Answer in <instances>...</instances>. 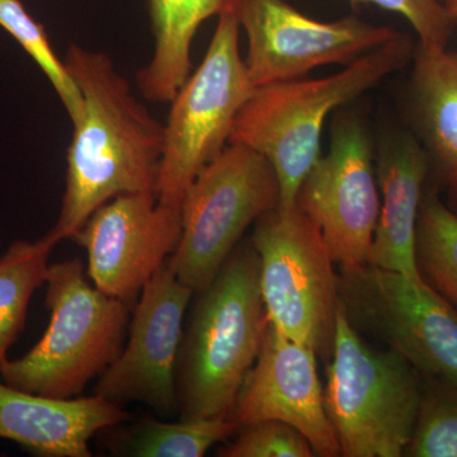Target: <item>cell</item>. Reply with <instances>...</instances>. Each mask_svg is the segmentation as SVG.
<instances>
[{"instance_id": "6da1fadb", "label": "cell", "mask_w": 457, "mask_h": 457, "mask_svg": "<svg viewBox=\"0 0 457 457\" xmlns=\"http://www.w3.org/2000/svg\"><path fill=\"white\" fill-rule=\"evenodd\" d=\"M64 62L82 93L83 112L73 123L64 197L51 228L60 242L73 240L114 197L156 195L164 147L163 123L132 95L110 56L71 44Z\"/></svg>"}, {"instance_id": "7a4b0ae2", "label": "cell", "mask_w": 457, "mask_h": 457, "mask_svg": "<svg viewBox=\"0 0 457 457\" xmlns=\"http://www.w3.org/2000/svg\"><path fill=\"white\" fill-rule=\"evenodd\" d=\"M269 328L252 242L237 245L197 293L177 362L180 420L231 418Z\"/></svg>"}, {"instance_id": "3957f363", "label": "cell", "mask_w": 457, "mask_h": 457, "mask_svg": "<svg viewBox=\"0 0 457 457\" xmlns=\"http://www.w3.org/2000/svg\"><path fill=\"white\" fill-rule=\"evenodd\" d=\"M414 51L411 38L400 35L330 77L261 87L237 113L228 144H242L269 159L281 188L279 206H291L320 156L328 114L407 65Z\"/></svg>"}, {"instance_id": "277c9868", "label": "cell", "mask_w": 457, "mask_h": 457, "mask_svg": "<svg viewBox=\"0 0 457 457\" xmlns=\"http://www.w3.org/2000/svg\"><path fill=\"white\" fill-rule=\"evenodd\" d=\"M46 285L49 326L25 356L0 366V378L23 392L78 398L119 359L134 308L90 285L79 258L50 264Z\"/></svg>"}, {"instance_id": "5b68a950", "label": "cell", "mask_w": 457, "mask_h": 457, "mask_svg": "<svg viewBox=\"0 0 457 457\" xmlns=\"http://www.w3.org/2000/svg\"><path fill=\"white\" fill-rule=\"evenodd\" d=\"M418 374L398 352L363 341L338 306L324 399L341 456L405 455L422 402Z\"/></svg>"}, {"instance_id": "8992f818", "label": "cell", "mask_w": 457, "mask_h": 457, "mask_svg": "<svg viewBox=\"0 0 457 457\" xmlns=\"http://www.w3.org/2000/svg\"><path fill=\"white\" fill-rule=\"evenodd\" d=\"M260 285L270 326L329 361L339 297L337 272L320 228L297 201L255 225Z\"/></svg>"}, {"instance_id": "52a82bcc", "label": "cell", "mask_w": 457, "mask_h": 457, "mask_svg": "<svg viewBox=\"0 0 457 457\" xmlns=\"http://www.w3.org/2000/svg\"><path fill=\"white\" fill-rule=\"evenodd\" d=\"M203 62L170 102L156 196L182 206L197 174L227 147L239 111L255 90L240 56L236 7L219 14Z\"/></svg>"}, {"instance_id": "ba28073f", "label": "cell", "mask_w": 457, "mask_h": 457, "mask_svg": "<svg viewBox=\"0 0 457 457\" xmlns=\"http://www.w3.org/2000/svg\"><path fill=\"white\" fill-rule=\"evenodd\" d=\"M281 200L275 168L242 144L227 147L197 174L183 198L182 233L168 263L195 294L204 290L248 227Z\"/></svg>"}, {"instance_id": "9c48e42d", "label": "cell", "mask_w": 457, "mask_h": 457, "mask_svg": "<svg viewBox=\"0 0 457 457\" xmlns=\"http://www.w3.org/2000/svg\"><path fill=\"white\" fill-rule=\"evenodd\" d=\"M337 290L357 330L383 341L420 374L457 378V309L425 281L369 263L339 267Z\"/></svg>"}, {"instance_id": "30bf717a", "label": "cell", "mask_w": 457, "mask_h": 457, "mask_svg": "<svg viewBox=\"0 0 457 457\" xmlns=\"http://www.w3.org/2000/svg\"><path fill=\"white\" fill-rule=\"evenodd\" d=\"M296 201L317 222L338 267L370 263L380 189L369 135L356 116L337 119L329 150L303 180Z\"/></svg>"}, {"instance_id": "8fae6325", "label": "cell", "mask_w": 457, "mask_h": 457, "mask_svg": "<svg viewBox=\"0 0 457 457\" xmlns=\"http://www.w3.org/2000/svg\"><path fill=\"white\" fill-rule=\"evenodd\" d=\"M234 7L248 38L245 64L255 89L300 79L319 66L348 65L402 35L356 17L319 22L285 0H236Z\"/></svg>"}, {"instance_id": "7c38bea8", "label": "cell", "mask_w": 457, "mask_h": 457, "mask_svg": "<svg viewBox=\"0 0 457 457\" xmlns=\"http://www.w3.org/2000/svg\"><path fill=\"white\" fill-rule=\"evenodd\" d=\"M194 294L165 262L141 291L129 339L119 359L99 376L96 395L121 407L143 403L163 417L179 411L177 362Z\"/></svg>"}, {"instance_id": "4fadbf2b", "label": "cell", "mask_w": 457, "mask_h": 457, "mask_svg": "<svg viewBox=\"0 0 457 457\" xmlns=\"http://www.w3.org/2000/svg\"><path fill=\"white\" fill-rule=\"evenodd\" d=\"M180 233V207L140 192L99 207L73 240L88 254L87 273L93 285L134 308L147 282L176 251Z\"/></svg>"}, {"instance_id": "5bb4252c", "label": "cell", "mask_w": 457, "mask_h": 457, "mask_svg": "<svg viewBox=\"0 0 457 457\" xmlns=\"http://www.w3.org/2000/svg\"><path fill=\"white\" fill-rule=\"evenodd\" d=\"M317 353L287 338L269 323L253 368L246 375L231 418L242 427L279 420L311 442L315 455L341 456L338 438L328 417Z\"/></svg>"}, {"instance_id": "9a60e30c", "label": "cell", "mask_w": 457, "mask_h": 457, "mask_svg": "<svg viewBox=\"0 0 457 457\" xmlns=\"http://www.w3.org/2000/svg\"><path fill=\"white\" fill-rule=\"evenodd\" d=\"M130 420L98 395L55 399L23 392L0 378V438L38 457H90L95 435Z\"/></svg>"}, {"instance_id": "2e32d148", "label": "cell", "mask_w": 457, "mask_h": 457, "mask_svg": "<svg viewBox=\"0 0 457 457\" xmlns=\"http://www.w3.org/2000/svg\"><path fill=\"white\" fill-rule=\"evenodd\" d=\"M428 154L411 135H394L378 153L380 213L370 264L423 281L416 264V233L425 196Z\"/></svg>"}, {"instance_id": "e0dca14e", "label": "cell", "mask_w": 457, "mask_h": 457, "mask_svg": "<svg viewBox=\"0 0 457 457\" xmlns=\"http://www.w3.org/2000/svg\"><path fill=\"white\" fill-rule=\"evenodd\" d=\"M236 0H149L154 54L137 74L141 95L170 104L191 74V47L204 21L219 16Z\"/></svg>"}, {"instance_id": "ac0fdd59", "label": "cell", "mask_w": 457, "mask_h": 457, "mask_svg": "<svg viewBox=\"0 0 457 457\" xmlns=\"http://www.w3.org/2000/svg\"><path fill=\"white\" fill-rule=\"evenodd\" d=\"M414 106L429 153L446 176L457 180V53L441 45L414 51Z\"/></svg>"}, {"instance_id": "d6986e66", "label": "cell", "mask_w": 457, "mask_h": 457, "mask_svg": "<svg viewBox=\"0 0 457 457\" xmlns=\"http://www.w3.org/2000/svg\"><path fill=\"white\" fill-rule=\"evenodd\" d=\"M239 429L233 418L180 420L179 422L143 418L116 431L108 445L117 456L201 457Z\"/></svg>"}, {"instance_id": "ffe728a7", "label": "cell", "mask_w": 457, "mask_h": 457, "mask_svg": "<svg viewBox=\"0 0 457 457\" xmlns=\"http://www.w3.org/2000/svg\"><path fill=\"white\" fill-rule=\"evenodd\" d=\"M59 242L50 230L35 242L16 240L0 257V366L25 330L29 303L46 284L50 254Z\"/></svg>"}, {"instance_id": "44dd1931", "label": "cell", "mask_w": 457, "mask_h": 457, "mask_svg": "<svg viewBox=\"0 0 457 457\" xmlns=\"http://www.w3.org/2000/svg\"><path fill=\"white\" fill-rule=\"evenodd\" d=\"M416 264L420 278L457 309V212L435 195L420 204Z\"/></svg>"}, {"instance_id": "7402d4cb", "label": "cell", "mask_w": 457, "mask_h": 457, "mask_svg": "<svg viewBox=\"0 0 457 457\" xmlns=\"http://www.w3.org/2000/svg\"><path fill=\"white\" fill-rule=\"evenodd\" d=\"M0 27L23 47L46 75L71 121L83 112V97L65 62L57 57L44 26L23 7L21 0H0Z\"/></svg>"}, {"instance_id": "603a6c76", "label": "cell", "mask_w": 457, "mask_h": 457, "mask_svg": "<svg viewBox=\"0 0 457 457\" xmlns=\"http://www.w3.org/2000/svg\"><path fill=\"white\" fill-rule=\"evenodd\" d=\"M405 455L457 457V378H431Z\"/></svg>"}, {"instance_id": "cb8c5ba5", "label": "cell", "mask_w": 457, "mask_h": 457, "mask_svg": "<svg viewBox=\"0 0 457 457\" xmlns=\"http://www.w3.org/2000/svg\"><path fill=\"white\" fill-rule=\"evenodd\" d=\"M236 440L220 447V457H312L311 442L299 429L279 422L263 420L242 427Z\"/></svg>"}, {"instance_id": "d4e9b609", "label": "cell", "mask_w": 457, "mask_h": 457, "mask_svg": "<svg viewBox=\"0 0 457 457\" xmlns=\"http://www.w3.org/2000/svg\"><path fill=\"white\" fill-rule=\"evenodd\" d=\"M353 4H374L405 18L420 44L447 46L453 22L441 0H351Z\"/></svg>"}, {"instance_id": "484cf974", "label": "cell", "mask_w": 457, "mask_h": 457, "mask_svg": "<svg viewBox=\"0 0 457 457\" xmlns=\"http://www.w3.org/2000/svg\"><path fill=\"white\" fill-rule=\"evenodd\" d=\"M444 4L453 22L457 23V0H444Z\"/></svg>"}, {"instance_id": "4316f807", "label": "cell", "mask_w": 457, "mask_h": 457, "mask_svg": "<svg viewBox=\"0 0 457 457\" xmlns=\"http://www.w3.org/2000/svg\"><path fill=\"white\" fill-rule=\"evenodd\" d=\"M451 192H453V197H455V201L457 203V180L455 182L449 183Z\"/></svg>"}, {"instance_id": "83f0119b", "label": "cell", "mask_w": 457, "mask_h": 457, "mask_svg": "<svg viewBox=\"0 0 457 457\" xmlns=\"http://www.w3.org/2000/svg\"><path fill=\"white\" fill-rule=\"evenodd\" d=\"M441 2H444V0H441Z\"/></svg>"}]
</instances>
